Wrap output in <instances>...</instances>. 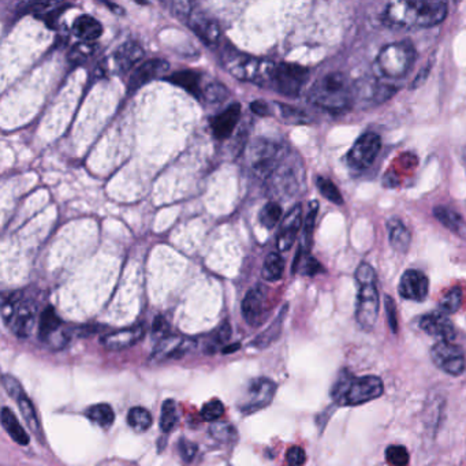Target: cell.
I'll use <instances>...</instances> for the list:
<instances>
[{"instance_id": "obj_55", "label": "cell", "mask_w": 466, "mask_h": 466, "mask_svg": "<svg viewBox=\"0 0 466 466\" xmlns=\"http://www.w3.org/2000/svg\"><path fill=\"white\" fill-rule=\"evenodd\" d=\"M386 308H387V317H389V327L394 332L398 330V321H396V310L394 300L391 297H386Z\"/></svg>"}, {"instance_id": "obj_44", "label": "cell", "mask_w": 466, "mask_h": 466, "mask_svg": "<svg viewBox=\"0 0 466 466\" xmlns=\"http://www.w3.org/2000/svg\"><path fill=\"white\" fill-rule=\"evenodd\" d=\"M21 296L19 293H11L8 296H4L3 297V303H1V318L4 321L6 325H10L15 313H17V310H18V305L21 303Z\"/></svg>"}, {"instance_id": "obj_41", "label": "cell", "mask_w": 466, "mask_h": 466, "mask_svg": "<svg viewBox=\"0 0 466 466\" xmlns=\"http://www.w3.org/2000/svg\"><path fill=\"white\" fill-rule=\"evenodd\" d=\"M211 436L222 443H232L236 438V431L232 424L225 423V421H216L212 423L210 428Z\"/></svg>"}, {"instance_id": "obj_54", "label": "cell", "mask_w": 466, "mask_h": 466, "mask_svg": "<svg viewBox=\"0 0 466 466\" xmlns=\"http://www.w3.org/2000/svg\"><path fill=\"white\" fill-rule=\"evenodd\" d=\"M250 110L253 114L259 115V116H270L271 115V108L270 105L263 101V100H254L250 103Z\"/></svg>"}, {"instance_id": "obj_34", "label": "cell", "mask_w": 466, "mask_h": 466, "mask_svg": "<svg viewBox=\"0 0 466 466\" xmlns=\"http://www.w3.org/2000/svg\"><path fill=\"white\" fill-rule=\"evenodd\" d=\"M128 424L136 432H145L152 427V416L147 409L137 406L129 410Z\"/></svg>"}, {"instance_id": "obj_50", "label": "cell", "mask_w": 466, "mask_h": 466, "mask_svg": "<svg viewBox=\"0 0 466 466\" xmlns=\"http://www.w3.org/2000/svg\"><path fill=\"white\" fill-rule=\"evenodd\" d=\"M1 385H3V387L6 389V392H7L12 399H15L21 392H23V389H22L21 383H19L14 376L3 375V378H1Z\"/></svg>"}, {"instance_id": "obj_13", "label": "cell", "mask_w": 466, "mask_h": 466, "mask_svg": "<svg viewBox=\"0 0 466 466\" xmlns=\"http://www.w3.org/2000/svg\"><path fill=\"white\" fill-rule=\"evenodd\" d=\"M197 346V342L192 338L181 336V335H167L159 341L156 345L151 360L155 363L168 361V360H179L189 353H192Z\"/></svg>"}, {"instance_id": "obj_40", "label": "cell", "mask_w": 466, "mask_h": 466, "mask_svg": "<svg viewBox=\"0 0 466 466\" xmlns=\"http://www.w3.org/2000/svg\"><path fill=\"white\" fill-rule=\"evenodd\" d=\"M316 185H317V189L318 192L331 203L336 204V205H342L343 204V197L339 192V189L336 188V185L327 179V178H323V176H317L316 179Z\"/></svg>"}, {"instance_id": "obj_49", "label": "cell", "mask_w": 466, "mask_h": 466, "mask_svg": "<svg viewBox=\"0 0 466 466\" xmlns=\"http://www.w3.org/2000/svg\"><path fill=\"white\" fill-rule=\"evenodd\" d=\"M197 452H199V446L196 443L185 440V439L179 440L178 454H179V457L182 458L183 463H192L194 460Z\"/></svg>"}, {"instance_id": "obj_5", "label": "cell", "mask_w": 466, "mask_h": 466, "mask_svg": "<svg viewBox=\"0 0 466 466\" xmlns=\"http://www.w3.org/2000/svg\"><path fill=\"white\" fill-rule=\"evenodd\" d=\"M221 61L223 68L236 79L265 85L268 82L270 72L274 62L259 59L247 54H242L232 45H226L221 51Z\"/></svg>"}, {"instance_id": "obj_37", "label": "cell", "mask_w": 466, "mask_h": 466, "mask_svg": "<svg viewBox=\"0 0 466 466\" xmlns=\"http://www.w3.org/2000/svg\"><path fill=\"white\" fill-rule=\"evenodd\" d=\"M307 252H304L303 249H300L297 257L294 259V264H293V272H300L303 275H316L317 272L323 271V267L320 265V263L313 259L311 256L305 254Z\"/></svg>"}, {"instance_id": "obj_17", "label": "cell", "mask_w": 466, "mask_h": 466, "mask_svg": "<svg viewBox=\"0 0 466 466\" xmlns=\"http://www.w3.org/2000/svg\"><path fill=\"white\" fill-rule=\"evenodd\" d=\"M303 226V205H294L281 223L276 236V247L279 252H287L294 245Z\"/></svg>"}, {"instance_id": "obj_4", "label": "cell", "mask_w": 466, "mask_h": 466, "mask_svg": "<svg viewBox=\"0 0 466 466\" xmlns=\"http://www.w3.org/2000/svg\"><path fill=\"white\" fill-rule=\"evenodd\" d=\"M356 281L358 283L356 318L364 330H372L379 314V292L376 287V272L368 263H361L356 270Z\"/></svg>"}, {"instance_id": "obj_20", "label": "cell", "mask_w": 466, "mask_h": 466, "mask_svg": "<svg viewBox=\"0 0 466 466\" xmlns=\"http://www.w3.org/2000/svg\"><path fill=\"white\" fill-rule=\"evenodd\" d=\"M418 324L425 334L439 338L440 341L452 342L456 338V330L452 320L442 312L423 316Z\"/></svg>"}, {"instance_id": "obj_56", "label": "cell", "mask_w": 466, "mask_h": 466, "mask_svg": "<svg viewBox=\"0 0 466 466\" xmlns=\"http://www.w3.org/2000/svg\"><path fill=\"white\" fill-rule=\"evenodd\" d=\"M154 331H155L156 334H159V335H163V338L167 336L165 334L168 331V323L165 321L164 317H161V316L156 317L155 323H154Z\"/></svg>"}, {"instance_id": "obj_30", "label": "cell", "mask_w": 466, "mask_h": 466, "mask_svg": "<svg viewBox=\"0 0 466 466\" xmlns=\"http://www.w3.org/2000/svg\"><path fill=\"white\" fill-rule=\"evenodd\" d=\"M434 215L438 219V222L442 223L450 232L456 234H463L465 232V223L463 221V216L456 211L447 207H436L434 210Z\"/></svg>"}, {"instance_id": "obj_57", "label": "cell", "mask_w": 466, "mask_h": 466, "mask_svg": "<svg viewBox=\"0 0 466 466\" xmlns=\"http://www.w3.org/2000/svg\"><path fill=\"white\" fill-rule=\"evenodd\" d=\"M107 7H110V8H112L114 10V12H116V14H123V8H121L119 6H115V4H112V3H104Z\"/></svg>"}, {"instance_id": "obj_47", "label": "cell", "mask_w": 466, "mask_h": 466, "mask_svg": "<svg viewBox=\"0 0 466 466\" xmlns=\"http://www.w3.org/2000/svg\"><path fill=\"white\" fill-rule=\"evenodd\" d=\"M317 211H318V203L317 201H312L311 204H310L308 214H307L305 223H304V242H303V245L307 247V250L311 247L312 234H313L316 218H317Z\"/></svg>"}, {"instance_id": "obj_27", "label": "cell", "mask_w": 466, "mask_h": 466, "mask_svg": "<svg viewBox=\"0 0 466 466\" xmlns=\"http://www.w3.org/2000/svg\"><path fill=\"white\" fill-rule=\"evenodd\" d=\"M0 420H1V425H3L4 431L8 434V436L15 443H18L21 446H28L29 445L30 438H29L28 432H25V429L22 428V425L19 424L18 418L15 417V414L12 413V410L10 407H3L1 409Z\"/></svg>"}, {"instance_id": "obj_29", "label": "cell", "mask_w": 466, "mask_h": 466, "mask_svg": "<svg viewBox=\"0 0 466 466\" xmlns=\"http://www.w3.org/2000/svg\"><path fill=\"white\" fill-rule=\"evenodd\" d=\"M15 402L22 413L23 420L26 421V424L29 425V428L34 432V435H37L39 438H41V425L39 421V416L36 413V409L30 401V398L26 395V392H21L17 398Z\"/></svg>"}, {"instance_id": "obj_46", "label": "cell", "mask_w": 466, "mask_h": 466, "mask_svg": "<svg viewBox=\"0 0 466 466\" xmlns=\"http://www.w3.org/2000/svg\"><path fill=\"white\" fill-rule=\"evenodd\" d=\"M386 461L389 466H407L409 453L403 446H389L386 450Z\"/></svg>"}, {"instance_id": "obj_36", "label": "cell", "mask_w": 466, "mask_h": 466, "mask_svg": "<svg viewBox=\"0 0 466 466\" xmlns=\"http://www.w3.org/2000/svg\"><path fill=\"white\" fill-rule=\"evenodd\" d=\"M260 225L267 230H272L282 219V207L276 201L267 203L259 215Z\"/></svg>"}, {"instance_id": "obj_38", "label": "cell", "mask_w": 466, "mask_h": 466, "mask_svg": "<svg viewBox=\"0 0 466 466\" xmlns=\"http://www.w3.org/2000/svg\"><path fill=\"white\" fill-rule=\"evenodd\" d=\"M464 300V294L461 287H452L449 292H446L440 301H439V308L442 313H456L461 308Z\"/></svg>"}, {"instance_id": "obj_32", "label": "cell", "mask_w": 466, "mask_h": 466, "mask_svg": "<svg viewBox=\"0 0 466 466\" xmlns=\"http://www.w3.org/2000/svg\"><path fill=\"white\" fill-rule=\"evenodd\" d=\"M86 416L90 421L101 428H108L115 421V413L112 407L107 403H97L86 409Z\"/></svg>"}, {"instance_id": "obj_16", "label": "cell", "mask_w": 466, "mask_h": 466, "mask_svg": "<svg viewBox=\"0 0 466 466\" xmlns=\"http://www.w3.org/2000/svg\"><path fill=\"white\" fill-rule=\"evenodd\" d=\"M429 281L427 275L418 270H407L399 282L398 292L405 300L424 301L428 296Z\"/></svg>"}, {"instance_id": "obj_8", "label": "cell", "mask_w": 466, "mask_h": 466, "mask_svg": "<svg viewBox=\"0 0 466 466\" xmlns=\"http://www.w3.org/2000/svg\"><path fill=\"white\" fill-rule=\"evenodd\" d=\"M310 70L294 63H274L267 86L287 97H297L308 81Z\"/></svg>"}, {"instance_id": "obj_9", "label": "cell", "mask_w": 466, "mask_h": 466, "mask_svg": "<svg viewBox=\"0 0 466 466\" xmlns=\"http://www.w3.org/2000/svg\"><path fill=\"white\" fill-rule=\"evenodd\" d=\"M431 357L439 369L452 376H458L465 371V353L458 345L440 341L432 347Z\"/></svg>"}, {"instance_id": "obj_52", "label": "cell", "mask_w": 466, "mask_h": 466, "mask_svg": "<svg viewBox=\"0 0 466 466\" xmlns=\"http://www.w3.org/2000/svg\"><path fill=\"white\" fill-rule=\"evenodd\" d=\"M51 6H54V3H22L18 6V12L22 15L29 12H43Z\"/></svg>"}, {"instance_id": "obj_25", "label": "cell", "mask_w": 466, "mask_h": 466, "mask_svg": "<svg viewBox=\"0 0 466 466\" xmlns=\"http://www.w3.org/2000/svg\"><path fill=\"white\" fill-rule=\"evenodd\" d=\"M73 33L82 43H93L103 34L101 23L92 15H79L73 23Z\"/></svg>"}, {"instance_id": "obj_53", "label": "cell", "mask_w": 466, "mask_h": 466, "mask_svg": "<svg viewBox=\"0 0 466 466\" xmlns=\"http://www.w3.org/2000/svg\"><path fill=\"white\" fill-rule=\"evenodd\" d=\"M69 6L68 4H62V6H58L57 8H54L52 11H47L41 18L44 19V22L50 26V28H55L57 26V22L59 19V17L63 14V11L68 8Z\"/></svg>"}, {"instance_id": "obj_39", "label": "cell", "mask_w": 466, "mask_h": 466, "mask_svg": "<svg viewBox=\"0 0 466 466\" xmlns=\"http://www.w3.org/2000/svg\"><path fill=\"white\" fill-rule=\"evenodd\" d=\"M230 96L227 88L221 82H211L203 89V99L210 104H221Z\"/></svg>"}, {"instance_id": "obj_14", "label": "cell", "mask_w": 466, "mask_h": 466, "mask_svg": "<svg viewBox=\"0 0 466 466\" xmlns=\"http://www.w3.org/2000/svg\"><path fill=\"white\" fill-rule=\"evenodd\" d=\"M268 287L259 283L252 287L242 301V314L249 325L257 327L268 313Z\"/></svg>"}, {"instance_id": "obj_15", "label": "cell", "mask_w": 466, "mask_h": 466, "mask_svg": "<svg viewBox=\"0 0 466 466\" xmlns=\"http://www.w3.org/2000/svg\"><path fill=\"white\" fill-rule=\"evenodd\" d=\"M207 45H216L222 39V30L216 19L210 14L196 10L185 22Z\"/></svg>"}, {"instance_id": "obj_31", "label": "cell", "mask_w": 466, "mask_h": 466, "mask_svg": "<svg viewBox=\"0 0 466 466\" xmlns=\"http://www.w3.org/2000/svg\"><path fill=\"white\" fill-rule=\"evenodd\" d=\"M285 272V260L279 253H270L263 264V278L268 282H278Z\"/></svg>"}, {"instance_id": "obj_43", "label": "cell", "mask_w": 466, "mask_h": 466, "mask_svg": "<svg viewBox=\"0 0 466 466\" xmlns=\"http://www.w3.org/2000/svg\"><path fill=\"white\" fill-rule=\"evenodd\" d=\"M96 51H97V45L94 43H79L72 48L69 54V61L76 65L83 63L89 58H92Z\"/></svg>"}, {"instance_id": "obj_19", "label": "cell", "mask_w": 466, "mask_h": 466, "mask_svg": "<svg viewBox=\"0 0 466 466\" xmlns=\"http://www.w3.org/2000/svg\"><path fill=\"white\" fill-rule=\"evenodd\" d=\"M145 335V327L144 325H134L130 328H123L119 331L110 332L101 338V345L111 352H119L125 350L128 347L134 346L139 343Z\"/></svg>"}, {"instance_id": "obj_42", "label": "cell", "mask_w": 466, "mask_h": 466, "mask_svg": "<svg viewBox=\"0 0 466 466\" xmlns=\"http://www.w3.org/2000/svg\"><path fill=\"white\" fill-rule=\"evenodd\" d=\"M275 105L283 122H287V123H307L308 122V116L301 110L283 104V103H275Z\"/></svg>"}, {"instance_id": "obj_10", "label": "cell", "mask_w": 466, "mask_h": 466, "mask_svg": "<svg viewBox=\"0 0 466 466\" xmlns=\"http://www.w3.org/2000/svg\"><path fill=\"white\" fill-rule=\"evenodd\" d=\"M39 335L43 342H45L55 350L68 346L70 339V332L63 328L61 317L57 314L52 307L45 308L41 313L39 324Z\"/></svg>"}, {"instance_id": "obj_12", "label": "cell", "mask_w": 466, "mask_h": 466, "mask_svg": "<svg viewBox=\"0 0 466 466\" xmlns=\"http://www.w3.org/2000/svg\"><path fill=\"white\" fill-rule=\"evenodd\" d=\"M276 392V385L267 379L259 378L253 379L246 387V392L238 405L241 412H256L268 406Z\"/></svg>"}, {"instance_id": "obj_18", "label": "cell", "mask_w": 466, "mask_h": 466, "mask_svg": "<svg viewBox=\"0 0 466 466\" xmlns=\"http://www.w3.org/2000/svg\"><path fill=\"white\" fill-rule=\"evenodd\" d=\"M170 69V65L164 59H150L140 66H137L129 79V92L133 93L139 90L143 85L151 82L152 79L164 76Z\"/></svg>"}, {"instance_id": "obj_22", "label": "cell", "mask_w": 466, "mask_h": 466, "mask_svg": "<svg viewBox=\"0 0 466 466\" xmlns=\"http://www.w3.org/2000/svg\"><path fill=\"white\" fill-rule=\"evenodd\" d=\"M144 58V50L137 41H126L123 43L112 57L114 66L116 73L125 74L130 72L140 61Z\"/></svg>"}, {"instance_id": "obj_11", "label": "cell", "mask_w": 466, "mask_h": 466, "mask_svg": "<svg viewBox=\"0 0 466 466\" xmlns=\"http://www.w3.org/2000/svg\"><path fill=\"white\" fill-rule=\"evenodd\" d=\"M382 148V139L376 133L363 134L347 154V163L356 170L368 168L379 155Z\"/></svg>"}, {"instance_id": "obj_35", "label": "cell", "mask_w": 466, "mask_h": 466, "mask_svg": "<svg viewBox=\"0 0 466 466\" xmlns=\"http://www.w3.org/2000/svg\"><path fill=\"white\" fill-rule=\"evenodd\" d=\"M285 310L281 312V314L276 317V320L270 325V328H267L261 335H259L254 341H253V346L259 347V349H264L268 347L271 343H274L282 331V324H283V317H285Z\"/></svg>"}, {"instance_id": "obj_21", "label": "cell", "mask_w": 466, "mask_h": 466, "mask_svg": "<svg viewBox=\"0 0 466 466\" xmlns=\"http://www.w3.org/2000/svg\"><path fill=\"white\" fill-rule=\"evenodd\" d=\"M37 317V307L30 300H21L17 313L8 325L10 330L18 338H28L30 336Z\"/></svg>"}, {"instance_id": "obj_6", "label": "cell", "mask_w": 466, "mask_h": 466, "mask_svg": "<svg viewBox=\"0 0 466 466\" xmlns=\"http://www.w3.org/2000/svg\"><path fill=\"white\" fill-rule=\"evenodd\" d=\"M285 160V148L267 139H256L247 148L246 163L254 178L267 182Z\"/></svg>"}, {"instance_id": "obj_3", "label": "cell", "mask_w": 466, "mask_h": 466, "mask_svg": "<svg viewBox=\"0 0 466 466\" xmlns=\"http://www.w3.org/2000/svg\"><path fill=\"white\" fill-rule=\"evenodd\" d=\"M385 391L381 378L369 375L356 378L343 372L331 389V396L341 406H357L379 398Z\"/></svg>"}, {"instance_id": "obj_26", "label": "cell", "mask_w": 466, "mask_h": 466, "mask_svg": "<svg viewBox=\"0 0 466 466\" xmlns=\"http://www.w3.org/2000/svg\"><path fill=\"white\" fill-rule=\"evenodd\" d=\"M165 79L182 89H185L188 93L194 96L196 99L201 100L203 99V86H201V76L197 72L193 70H181L170 77H165Z\"/></svg>"}, {"instance_id": "obj_51", "label": "cell", "mask_w": 466, "mask_h": 466, "mask_svg": "<svg viewBox=\"0 0 466 466\" xmlns=\"http://www.w3.org/2000/svg\"><path fill=\"white\" fill-rule=\"evenodd\" d=\"M286 460L290 466H301L305 464L307 461V456L304 449L298 447V446H293L292 449H289Z\"/></svg>"}, {"instance_id": "obj_33", "label": "cell", "mask_w": 466, "mask_h": 466, "mask_svg": "<svg viewBox=\"0 0 466 466\" xmlns=\"http://www.w3.org/2000/svg\"><path fill=\"white\" fill-rule=\"evenodd\" d=\"M178 407L174 399H167L161 405L160 413V429L164 434H170L178 424Z\"/></svg>"}, {"instance_id": "obj_1", "label": "cell", "mask_w": 466, "mask_h": 466, "mask_svg": "<svg viewBox=\"0 0 466 466\" xmlns=\"http://www.w3.org/2000/svg\"><path fill=\"white\" fill-rule=\"evenodd\" d=\"M447 17V3L396 0L386 6L383 19L386 23L399 28H432L442 23Z\"/></svg>"}, {"instance_id": "obj_28", "label": "cell", "mask_w": 466, "mask_h": 466, "mask_svg": "<svg viewBox=\"0 0 466 466\" xmlns=\"http://www.w3.org/2000/svg\"><path fill=\"white\" fill-rule=\"evenodd\" d=\"M389 245L392 246L394 250L399 252V253H406L409 246H410V241H412V235L410 232L407 230V227L398 219H392L389 222Z\"/></svg>"}, {"instance_id": "obj_23", "label": "cell", "mask_w": 466, "mask_h": 466, "mask_svg": "<svg viewBox=\"0 0 466 466\" xmlns=\"http://www.w3.org/2000/svg\"><path fill=\"white\" fill-rule=\"evenodd\" d=\"M241 104L233 103L223 112L211 119V129L218 140H226L233 134L241 118Z\"/></svg>"}, {"instance_id": "obj_7", "label": "cell", "mask_w": 466, "mask_h": 466, "mask_svg": "<svg viewBox=\"0 0 466 466\" xmlns=\"http://www.w3.org/2000/svg\"><path fill=\"white\" fill-rule=\"evenodd\" d=\"M416 61V50L412 43L401 41L385 45L378 58V72L387 78L405 77Z\"/></svg>"}, {"instance_id": "obj_24", "label": "cell", "mask_w": 466, "mask_h": 466, "mask_svg": "<svg viewBox=\"0 0 466 466\" xmlns=\"http://www.w3.org/2000/svg\"><path fill=\"white\" fill-rule=\"evenodd\" d=\"M392 86L383 85L379 81L375 79H363L357 86L354 85V100L356 97H361L365 100H372L375 103H379L382 100H386L391 96V93L395 92V89H391Z\"/></svg>"}, {"instance_id": "obj_48", "label": "cell", "mask_w": 466, "mask_h": 466, "mask_svg": "<svg viewBox=\"0 0 466 466\" xmlns=\"http://www.w3.org/2000/svg\"><path fill=\"white\" fill-rule=\"evenodd\" d=\"M172 14L179 18L181 21H183V23L186 22V19L190 17V14L194 11V4L190 1H172L170 4Z\"/></svg>"}, {"instance_id": "obj_2", "label": "cell", "mask_w": 466, "mask_h": 466, "mask_svg": "<svg viewBox=\"0 0 466 466\" xmlns=\"http://www.w3.org/2000/svg\"><path fill=\"white\" fill-rule=\"evenodd\" d=\"M310 100L327 111H343L354 103V86L343 73H328L313 83Z\"/></svg>"}, {"instance_id": "obj_45", "label": "cell", "mask_w": 466, "mask_h": 466, "mask_svg": "<svg viewBox=\"0 0 466 466\" xmlns=\"http://www.w3.org/2000/svg\"><path fill=\"white\" fill-rule=\"evenodd\" d=\"M225 414V405L221 399H212L207 402L201 409V417L204 421L216 423Z\"/></svg>"}]
</instances>
